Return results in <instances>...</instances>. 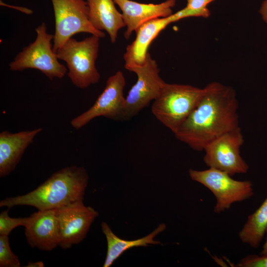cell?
Instances as JSON below:
<instances>
[{
	"mask_svg": "<svg viewBox=\"0 0 267 267\" xmlns=\"http://www.w3.org/2000/svg\"><path fill=\"white\" fill-rule=\"evenodd\" d=\"M8 210L2 211L0 214V235H8L15 227L25 226L29 217L11 218L8 216Z\"/></svg>",
	"mask_w": 267,
	"mask_h": 267,
	"instance_id": "20",
	"label": "cell"
},
{
	"mask_svg": "<svg viewBox=\"0 0 267 267\" xmlns=\"http://www.w3.org/2000/svg\"><path fill=\"white\" fill-rule=\"evenodd\" d=\"M126 80L121 71L109 77L103 91L87 111L71 121V126L79 130L92 119L102 116L115 121L124 120L126 97L124 89Z\"/></svg>",
	"mask_w": 267,
	"mask_h": 267,
	"instance_id": "10",
	"label": "cell"
},
{
	"mask_svg": "<svg viewBox=\"0 0 267 267\" xmlns=\"http://www.w3.org/2000/svg\"><path fill=\"white\" fill-rule=\"evenodd\" d=\"M244 142L240 127L221 135L204 148L205 164L209 168L224 171L231 176L246 173L249 166L240 152Z\"/></svg>",
	"mask_w": 267,
	"mask_h": 267,
	"instance_id": "9",
	"label": "cell"
},
{
	"mask_svg": "<svg viewBox=\"0 0 267 267\" xmlns=\"http://www.w3.org/2000/svg\"><path fill=\"white\" fill-rule=\"evenodd\" d=\"M100 38L91 35L82 41L67 40L56 54L66 63L67 75L76 87L85 89L99 81L100 75L95 66Z\"/></svg>",
	"mask_w": 267,
	"mask_h": 267,
	"instance_id": "4",
	"label": "cell"
},
{
	"mask_svg": "<svg viewBox=\"0 0 267 267\" xmlns=\"http://www.w3.org/2000/svg\"><path fill=\"white\" fill-rule=\"evenodd\" d=\"M188 173L192 180L202 184L214 194L216 199L214 208L216 213L228 210L232 204L245 200L254 195L251 181L234 179L224 171L212 168L201 171L190 169Z\"/></svg>",
	"mask_w": 267,
	"mask_h": 267,
	"instance_id": "6",
	"label": "cell"
},
{
	"mask_svg": "<svg viewBox=\"0 0 267 267\" xmlns=\"http://www.w3.org/2000/svg\"><path fill=\"white\" fill-rule=\"evenodd\" d=\"M101 227L107 243V254L103 267H110L125 251L130 248L161 244L160 241L154 240V238L166 229V225L164 223H161L149 234L133 240H124L119 238L113 233L109 225L105 222H101Z\"/></svg>",
	"mask_w": 267,
	"mask_h": 267,
	"instance_id": "17",
	"label": "cell"
},
{
	"mask_svg": "<svg viewBox=\"0 0 267 267\" xmlns=\"http://www.w3.org/2000/svg\"><path fill=\"white\" fill-rule=\"evenodd\" d=\"M267 230V197L260 206L248 217L239 232L242 242L254 248L259 247Z\"/></svg>",
	"mask_w": 267,
	"mask_h": 267,
	"instance_id": "18",
	"label": "cell"
},
{
	"mask_svg": "<svg viewBox=\"0 0 267 267\" xmlns=\"http://www.w3.org/2000/svg\"><path fill=\"white\" fill-rule=\"evenodd\" d=\"M55 18L53 50L56 53L74 35L88 33L103 38L105 33L95 29L89 19V7L84 0H51Z\"/></svg>",
	"mask_w": 267,
	"mask_h": 267,
	"instance_id": "7",
	"label": "cell"
},
{
	"mask_svg": "<svg viewBox=\"0 0 267 267\" xmlns=\"http://www.w3.org/2000/svg\"><path fill=\"white\" fill-rule=\"evenodd\" d=\"M177 21L178 18L174 13L166 17L150 20L140 26L135 31L134 40L126 48L124 55L125 68L127 70L133 66L143 65L152 42L169 24Z\"/></svg>",
	"mask_w": 267,
	"mask_h": 267,
	"instance_id": "13",
	"label": "cell"
},
{
	"mask_svg": "<svg viewBox=\"0 0 267 267\" xmlns=\"http://www.w3.org/2000/svg\"><path fill=\"white\" fill-rule=\"evenodd\" d=\"M0 267H20L18 257L10 248L8 235H0Z\"/></svg>",
	"mask_w": 267,
	"mask_h": 267,
	"instance_id": "19",
	"label": "cell"
},
{
	"mask_svg": "<svg viewBox=\"0 0 267 267\" xmlns=\"http://www.w3.org/2000/svg\"><path fill=\"white\" fill-rule=\"evenodd\" d=\"M26 267H43L44 264L42 261H38L37 262H28Z\"/></svg>",
	"mask_w": 267,
	"mask_h": 267,
	"instance_id": "24",
	"label": "cell"
},
{
	"mask_svg": "<svg viewBox=\"0 0 267 267\" xmlns=\"http://www.w3.org/2000/svg\"><path fill=\"white\" fill-rule=\"evenodd\" d=\"M214 0H187L186 7L189 9L203 13L205 18L208 17L210 12L207 5Z\"/></svg>",
	"mask_w": 267,
	"mask_h": 267,
	"instance_id": "22",
	"label": "cell"
},
{
	"mask_svg": "<svg viewBox=\"0 0 267 267\" xmlns=\"http://www.w3.org/2000/svg\"><path fill=\"white\" fill-rule=\"evenodd\" d=\"M203 92V88L166 83L153 101L151 112L174 134L197 106Z\"/></svg>",
	"mask_w": 267,
	"mask_h": 267,
	"instance_id": "3",
	"label": "cell"
},
{
	"mask_svg": "<svg viewBox=\"0 0 267 267\" xmlns=\"http://www.w3.org/2000/svg\"><path fill=\"white\" fill-rule=\"evenodd\" d=\"M127 70L135 73L137 78L126 97L124 120L135 116L154 101L166 83L159 75L160 69L156 61L149 52L143 65L133 66Z\"/></svg>",
	"mask_w": 267,
	"mask_h": 267,
	"instance_id": "8",
	"label": "cell"
},
{
	"mask_svg": "<svg viewBox=\"0 0 267 267\" xmlns=\"http://www.w3.org/2000/svg\"><path fill=\"white\" fill-rule=\"evenodd\" d=\"M203 89L197 106L174 134L178 140L196 151H203L211 141L239 127L235 90L217 82Z\"/></svg>",
	"mask_w": 267,
	"mask_h": 267,
	"instance_id": "1",
	"label": "cell"
},
{
	"mask_svg": "<svg viewBox=\"0 0 267 267\" xmlns=\"http://www.w3.org/2000/svg\"><path fill=\"white\" fill-rule=\"evenodd\" d=\"M42 128L12 133H0V177L10 174L20 162L27 148L33 142Z\"/></svg>",
	"mask_w": 267,
	"mask_h": 267,
	"instance_id": "15",
	"label": "cell"
},
{
	"mask_svg": "<svg viewBox=\"0 0 267 267\" xmlns=\"http://www.w3.org/2000/svg\"><path fill=\"white\" fill-rule=\"evenodd\" d=\"M59 241L58 246L67 249L86 237L98 213L84 204L83 199L56 209Z\"/></svg>",
	"mask_w": 267,
	"mask_h": 267,
	"instance_id": "11",
	"label": "cell"
},
{
	"mask_svg": "<svg viewBox=\"0 0 267 267\" xmlns=\"http://www.w3.org/2000/svg\"><path fill=\"white\" fill-rule=\"evenodd\" d=\"M239 267H267V254L250 255L242 258L237 264Z\"/></svg>",
	"mask_w": 267,
	"mask_h": 267,
	"instance_id": "21",
	"label": "cell"
},
{
	"mask_svg": "<svg viewBox=\"0 0 267 267\" xmlns=\"http://www.w3.org/2000/svg\"><path fill=\"white\" fill-rule=\"evenodd\" d=\"M87 2L90 23L97 30L105 31L111 42L115 43L119 31L125 25L113 0H87Z\"/></svg>",
	"mask_w": 267,
	"mask_h": 267,
	"instance_id": "16",
	"label": "cell"
},
{
	"mask_svg": "<svg viewBox=\"0 0 267 267\" xmlns=\"http://www.w3.org/2000/svg\"><path fill=\"white\" fill-rule=\"evenodd\" d=\"M37 37L34 42L25 46L9 65L11 71H23L28 69L39 70L49 79H61L67 73V68L58 60L51 41L54 35L47 32L43 22L35 29Z\"/></svg>",
	"mask_w": 267,
	"mask_h": 267,
	"instance_id": "5",
	"label": "cell"
},
{
	"mask_svg": "<svg viewBox=\"0 0 267 267\" xmlns=\"http://www.w3.org/2000/svg\"><path fill=\"white\" fill-rule=\"evenodd\" d=\"M25 234L29 246L49 251L59 245V235L55 209L38 210L29 217Z\"/></svg>",
	"mask_w": 267,
	"mask_h": 267,
	"instance_id": "12",
	"label": "cell"
},
{
	"mask_svg": "<svg viewBox=\"0 0 267 267\" xmlns=\"http://www.w3.org/2000/svg\"><path fill=\"white\" fill-rule=\"evenodd\" d=\"M122 13L127 27L125 39H129L132 33L144 23L158 18L166 17L172 14V8L176 0H167L159 4L142 3L131 0H113Z\"/></svg>",
	"mask_w": 267,
	"mask_h": 267,
	"instance_id": "14",
	"label": "cell"
},
{
	"mask_svg": "<svg viewBox=\"0 0 267 267\" xmlns=\"http://www.w3.org/2000/svg\"><path fill=\"white\" fill-rule=\"evenodd\" d=\"M266 233H267V237H266V241L263 246V248L260 253V255L267 254V230Z\"/></svg>",
	"mask_w": 267,
	"mask_h": 267,
	"instance_id": "25",
	"label": "cell"
},
{
	"mask_svg": "<svg viewBox=\"0 0 267 267\" xmlns=\"http://www.w3.org/2000/svg\"><path fill=\"white\" fill-rule=\"evenodd\" d=\"M89 177L83 166L72 165L52 174L37 188L0 201V207L29 206L38 210L56 209L84 199Z\"/></svg>",
	"mask_w": 267,
	"mask_h": 267,
	"instance_id": "2",
	"label": "cell"
},
{
	"mask_svg": "<svg viewBox=\"0 0 267 267\" xmlns=\"http://www.w3.org/2000/svg\"><path fill=\"white\" fill-rule=\"evenodd\" d=\"M260 12L264 21L267 23V0H265L262 3Z\"/></svg>",
	"mask_w": 267,
	"mask_h": 267,
	"instance_id": "23",
	"label": "cell"
}]
</instances>
